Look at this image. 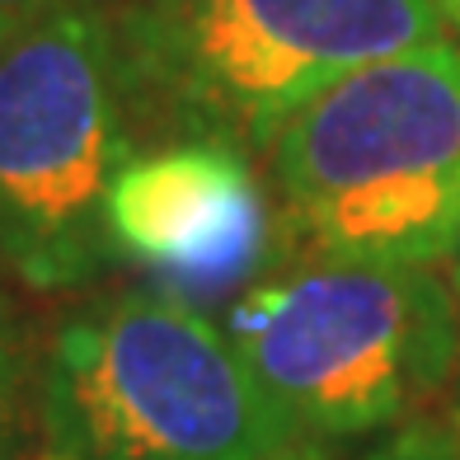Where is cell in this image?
<instances>
[{"label":"cell","instance_id":"obj_1","mask_svg":"<svg viewBox=\"0 0 460 460\" xmlns=\"http://www.w3.org/2000/svg\"><path fill=\"white\" fill-rule=\"evenodd\" d=\"M132 141L263 155L333 80L447 33L437 0H103Z\"/></svg>","mask_w":460,"mask_h":460},{"label":"cell","instance_id":"obj_2","mask_svg":"<svg viewBox=\"0 0 460 460\" xmlns=\"http://www.w3.org/2000/svg\"><path fill=\"white\" fill-rule=\"evenodd\" d=\"M235 339L160 287L94 291L38 358L43 460H301Z\"/></svg>","mask_w":460,"mask_h":460},{"label":"cell","instance_id":"obj_3","mask_svg":"<svg viewBox=\"0 0 460 460\" xmlns=\"http://www.w3.org/2000/svg\"><path fill=\"white\" fill-rule=\"evenodd\" d=\"M282 259L437 268L460 249V43L333 80L268 141Z\"/></svg>","mask_w":460,"mask_h":460},{"label":"cell","instance_id":"obj_4","mask_svg":"<svg viewBox=\"0 0 460 460\" xmlns=\"http://www.w3.org/2000/svg\"><path fill=\"white\" fill-rule=\"evenodd\" d=\"M221 324L305 442L400 423L460 371L456 291L418 263L291 254Z\"/></svg>","mask_w":460,"mask_h":460},{"label":"cell","instance_id":"obj_5","mask_svg":"<svg viewBox=\"0 0 460 460\" xmlns=\"http://www.w3.org/2000/svg\"><path fill=\"white\" fill-rule=\"evenodd\" d=\"M132 151L109 5L0 38V259L14 282L52 296L118 268L109 198Z\"/></svg>","mask_w":460,"mask_h":460},{"label":"cell","instance_id":"obj_6","mask_svg":"<svg viewBox=\"0 0 460 460\" xmlns=\"http://www.w3.org/2000/svg\"><path fill=\"white\" fill-rule=\"evenodd\" d=\"M118 263L146 287L207 310L212 296L254 287L282 263L278 202L249 151L221 141H160L122 164L109 198Z\"/></svg>","mask_w":460,"mask_h":460},{"label":"cell","instance_id":"obj_7","mask_svg":"<svg viewBox=\"0 0 460 460\" xmlns=\"http://www.w3.org/2000/svg\"><path fill=\"white\" fill-rule=\"evenodd\" d=\"M10 268L0 259V460L38 456V371L29 367V339L10 296Z\"/></svg>","mask_w":460,"mask_h":460},{"label":"cell","instance_id":"obj_8","mask_svg":"<svg viewBox=\"0 0 460 460\" xmlns=\"http://www.w3.org/2000/svg\"><path fill=\"white\" fill-rule=\"evenodd\" d=\"M80 5H103V0H0V38L29 24H43L52 14H66Z\"/></svg>","mask_w":460,"mask_h":460},{"label":"cell","instance_id":"obj_9","mask_svg":"<svg viewBox=\"0 0 460 460\" xmlns=\"http://www.w3.org/2000/svg\"><path fill=\"white\" fill-rule=\"evenodd\" d=\"M451 291H456V305H460V249L451 254ZM456 404H460V371H456Z\"/></svg>","mask_w":460,"mask_h":460},{"label":"cell","instance_id":"obj_10","mask_svg":"<svg viewBox=\"0 0 460 460\" xmlns=\"http://www.w3.org/2000/svg\"><path fill=\"white\" fill-rule=\"evenodd\" d=\"M437 5H442V14L451 19V29L460 33V0H437Z\"/></svg>","mask_w":460,"mask_h":460},{"label":"cell","instance_id":"obj_11","mask_svg":"<svg viewBox=\"0 0 460 460\" xmlns=\"http://www.w3.org/2000/svg\"><path fill=\"white\" fill-rule=\"evenodd\" d=\"M376 460H394V456H376Z\"/></svg>","mask_w":460,"mask_h":460}]
</instances>
